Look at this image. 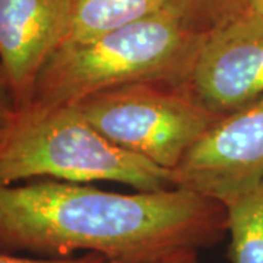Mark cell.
Returning <instances> with one entry per match:
<instances>
[{
    "label": "cell",
    "instance_id": "cell-15",
    "mask_svg": "<svg viewBox=\"0 0 263 263\" xmlns=\"http://www.w3.org/2000/svg\"><path fill=\"white\" fill-rule=\"evenodd\" d=\"M249 12L263 16V0H249Z\"/></svg>",
    "mask_w": 263,
    "mask_h": 263
},
{
    "label": "cell",
    "instance_id": "cell-5",
    "mask_svg": "<svg viewBox=\"0 0 263 263\" xmlns=\"http://www.w3.org/2000/svg\"><path fill=\"white\" fill-rule=\"evenodd\" d=\"M183 86L216 116L263 97V16L247 12L208 34Z\"/></svg>",
    "mask_w": 263,
    "mask_h": 263
},
{
    "label": "cell",
    "instance_id": "cell-9",
    "mask_svg": "<svg viewBox=\"0 0 263 263\" xmlns=\"http://www.w3.org/2000/svg\"><path fill=\"white\" fill-rule=\"evenodd\" d=\"M228 221L231 263H263V177L221 200Z\"/></svg>",
    "mask_w": 263,
    "mask_h": 263
},
{
    "label": "cell",
    "instance_id": "cell-8",
    "mask_svg": "<svg viewBox=\"0 0 263 263\" xmlns=\"http://www.w3.org/2000/svg\"><path fill=\"white\" fill-rule=\"evenodd\" d=\"M176 5L180 0H70V28L65 43L92 40Z\"/></svg>",
    "mask_w": 263,
    "mask_h": 263
},
{
    "label": "cell",
    "instance_id": "cell-4",
    "mask_svg": "<svg viewBox=\"0 0 263 263\" xmlns=\"http://www.w3.org/2000/svg\"><path fill=\"white\" fill-rule=\"evenodd\" d=\"M73 105L107 139L171 171L221 119L167 82L122 85Z\"/></svg>",
    "mask_w": 263,
    "mask_h": 263
},
{
    "label": "cell",
    "instance_id": "cell-1",
    "mask_svg": "<svg viewBox=\"0 0 263 263\" xmlns=\"http://www.w3.org/2000/svg\"><path fill=\"white\" fill-rule=\"evenodd\" d=\"M226 206L183 187L114 193L48 179L0 184V252L34 257L98 253L145 262L218 245Z\"/></svg>",
    "mask_w": 263,
    "mask_h": 263
},
{
    "label": "cell",
    "instance_id": "cell-14",
    "mask_svg": "<svg viewBox=\"0 0 263 263\" xmlns=\"http://www.w3.org/2000/svg\"><path fill=\"white\" fill-rule=\"evenodd\" d=\"M190 250V249H189ZM184 252V250H181ZM181 252H177V253L167 254V256H162V257H158V259H152V260H145V262H133V263H174L177 260V257L180 256ZM117 263H129V262H117Z\"/></svg>",
    "mask_w": 263,
    "mask_h": 263
},
{
    "label": "cell",
    "instance_id": "cell-3",
    "mask_svg": "<svg viewBox=\"0 0 263 263\" xmlns=\"http://www.w3.org/2000/svg\"><path fill=\"white\" fill-rule=\"evenodd\" d=\"M113 181L136 192L173 189V171L123 149L95 129L73 104L19 113L0 148V184L40 179Z\"/></svg>",
    "mask_w": 263,
    "mask_h": 263
},
{
    "label": "cell",
    "instance_id": "cell-13",
    "mask_svg": "<svg viewBox=\"0 0 263 263\" xmlns=\"http://www.w3.org/2000/svg\"><path fill=\"white\" fill-rule=\"evenodd\" d=\"M174 263H199L197 262V250L190 249V250L181 252L179 257H177V260Z\"/></svg>",
    "mask_w": 263,
    "mask_h": 263
},
{
    "label": "cell",
    "instance_id": "cell-10",
    "mask_svg": "<svg viewBox=\"0 0 263 263\" xmlns=\"http://www.w3.org/2000/svg\"><path fill=\"white\" fill-rule=\"evenodd\" d=\"M180 5L208 32L249 12V0H180Z\"/></svg>",
    "mask_w": 263,
    "mask_h": 263
},
{
    "label": "cell",
    "instance_id": "cell-12",
    "mask_svg": "<svg viewBox=\"0 0 263 263\" xmlns=\"http://www.w3.org/2000/svg\"><path fill=\"white\" fill-rule=\"evenodd\" d=\"M0 263H117L98 253H84L72 257H34V256H18V254L0 252Z\"/></svg>",
    "mask_w": 263,
    "mask_h": 263
},
{
    "label": "cell",
    "instance_id": "cell-7",
    "mask_svg": "<svg viewBox=\"0 0 263 263\" xmlns=\"http://www.w3.org/2000/svg\"><path fill=\"white\" fill-rule=\"evenodd\" d=\"M70 0H0V66L19 113L43 67L67 38Z\"/></svg>",
    "mask_w": 263,
    "mask_h": 263
},
{
    "label": "cell",
    "instance_id": "cell-6",
    "mask_svg": "<svg viewBox=\"0 0 263 263\" xmlns=\"http://www.w3.org/2000/svg\"><path fill=\"white\" fill-rule=\"evenodd\" d=\"M263 177V97L222 116L173 170L176 187L221 202Z\"/></svg>",
    "mask_w": 263,
    "mask_h": 263
},
{
    "label": "cell",
    "instance_id": "cell-2",
    "mask_svg": "<svg viewBox=\"0 0 263 263\" xmlns=\"http://www.w3.org/2000/svg\"><path fill=\"white\" fill-rule=\"evenodd\" d=\"M208 34L176 5L92 40L65 43L43 67L27 110L75 104L122 85H181Z\"/></svg>",
    "mask_w": 263,
    "mask_h": 263
},
{
    "label": "cell",
    "instance_id": "cell-11",
    "mask_svg": "<svg viewBox=\"0 0 263 263\" xmlns=\"http://www.w3.org/2000/svg\"><path fill=\"white\" fill-rule=\"evenodd\" d=\"M19 110L15 103L13 94L0 66V148L6 142L12 129L18 122Z\"/></svg>",
    "mask_w": 263,
    "mask_h": 263
}]
</instances>
